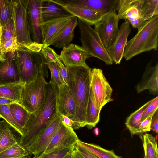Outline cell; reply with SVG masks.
<instances>
[{
	"mask_svg": "<svg viewBox=\"0 0 158 158\" xmlns=\"http://www.w3.org/2000/svg\"><path fill=\"white\" fill-rule=\"evenodd\" d=\"M158 96H157L151 101L143 113L141 119V122L148 117L152 116L158 109Z\"/></svg>",
	"mask_w": 158,
	"mask_h": 158,
	"instance_id": "74e56055",
	"label": "cell"
},
{
	"mask_svg": "<svg viewBox=\"0 0 158 158\" xmlns=\"http://www.w3.org/2000/svg\"><path fill=\"white\" fill-rule=\"evenodd\" d=\"M143 0H118L116 11L119 19L128 21L132 27L139 30L144 25L141 15Z\"/></svg>",
	"mask_w": 158,
	"mask_h": 158,
	"instance_id": "30bf717a",
	"label": "cell"
},
{
	"mask_svg": "<svg viewBox=\"0 0 158 158\" xmlns=\"http://www.w3.org/2000/svg\"><path fill=\"white\" fill-rule=\"evenodd\" d=\"M78 22L82 47L89 56L99 59L107 64H112L113 62L97 32L90 25L79 19Z\"/></svg>",
	"mask_w": 158,
	"mask_h": 158,
	"instance_id": "8992f818",
	"label": "cell"
},
{
	"mask_svg": "<svg viewBox=\"0 0 158 158\" xmlns=\"http://www.w3.org/2000/svg\"><path fill=\"white\" fill-rule=\"evenodd\" d=\"M59 56L60 60L65 67L88 66L86 60L89 56L82 46L70 44L63 48Z\"/></svg>",
	"mask_w": 158,
	"mask_h": 158,
	"instance_id": "e0dca14e",
	"label": "cell"
},
{
	"mask_svg": "<svg viewBox=\"0 0 158 158\" xmlns=\"http://www.w3.org/2000/svg\"><path fill=\"white\" fill-rule=\"evenodd\" d=\"M55 55L57 58L56 63L58 66L61 80L63 83L69 86V80L67 68L60 60L59 55L56 52Z\"/></svg>",
	"mask_w": 158,
	"mask_h": 158,
	"instance_id": "f35d334b",
	"label": "cell"
},
{
	"mask_svg": "<svg viewBox=\"0 0 158 158\" xmlns=\"http://www.w3.org/2000/svg\"><path fill=\"white\" fill-rule=\"evenodd\" d=\"M158 41V15L146 21L135 35L129 40L123 57L126 60L143 52L157 51Z\"/></svg>",
	"mask_w": 158,
	"mask_h": 158,
	"instance_id": "277c9868",
	"label": "cell"
},
{
	"mask_svg": "<svg viewBox=\"0 0 158 158\" xmlns=\"http://www.w3.org/2000/svg\"><path fill=\"white\" fill-rule=\"evenodd\" d=\"M90 86L97 108L101 110L103 106L113 101V89L99 68L91 69Z\"/></svg>",
	"mask_w": 158,
	"mask_h": 158,
	"instance_id": "ba28073f",
	"label": "cell"
},
{
	"mask_svg": "<svg viewBox=\"0 0 158 158\" xmlns=\"http://www.w3.org/2000/svg\"><path fill=\"white\" fill-rule=\"evenodd\" d=\"M2 27L0 21V42H1L2 34Z\"/></svg>",
	"mask_w": 158,
	"mask_h": 158,
	"instance_id": "f907efd6",
	"label": "cell"
},
{
	"mask_svg": "<svg viewBox=\"0 0 158 158\" xmlns=\"http://www.w3.org/2000/svg\"></svg>",
	"mask_w": 158,
	"mask_h": 158,
	"instance_id": "f5cc1de1",
	"label": "cell"
},
{
	"mask_svg": "<svg viewBox=\"0 0 158 158\" xmlns=\"http://www.w3.org/2000/svg\"><path fill=\"white\" fill-rule=\"evenodd\" d=\"M73 16L78 17L91 26L95 25L105 15L81 6L69 2L65 0H52Z\"/></svg>",
	"mask_w": 158,
	"mask_h": 158,
	"instance_id": "2e32d148",
	"label": "cell"
},
{
	"mask_svg": "<svg viewBox=\"0 0 158 158\" xmlns=\"http://www.w3.org/2000/svg\"><path fill=\"white\" fill-rule=\"evenodd\" d=\"M119 19L116 11L105 15L95 25L94 30L106 49L113 43L119 31Z\"/></svg>",
	"mask_w": 158,
	"mask_h": 158,
	"instance_id": "9c48e42d",
	"label": "cell"
},
{
	"mask_svg": "<svg viewBox=\"0 0 158 158\" xmlns=\"http://www.w3.org/2000/svg\"><path fill=\"white\" fill-rule=\"evenodd\" d=\"M13 54V53L6 54V60L4 61H0V84L1 85L22 82L14 61Z\"/></svg>",
	"mask_w": 158,
	"mask_h": 158,
	"instance_id": "ffe728a7",
	"label": "cell"
},
{
	"mask_svg": "<svg viewBox=\"0 0 158 158\" xmlns=\"http://www.w3.org/2000/svg\"><path fill=\"white\" fill-rule=\"evenodd\" d=\"M41 52L46 62H57V58L55 55L56 52L50 47L49 46L43 47Z\"/></svg>",
	"mask_w": 158,
	"mask_h": 158,
	"instance_id": "ab89813d",
	"label": "cell"
},
{
	"mask_svg": "<svg viewBox=\"0 0 158 158\" xmlns=\"http://www.w3.org/2000/svg\"><path fill=\"white\" fill-rule=\"evenodd\" d=\"M42 0H28L27 15L31 38L33 42L42 44L40 25L43 23L41 18Z\"/></svg>",
	"mask_w": 158,
	"mask_h": 158,
	"instance_id": "4fadbf2b",
	"label": "cell"
},
{
	"mask_svg": "<svg viewBox=\"0 0 158 158\" xmlns=\"http://www.w3.org/2000/svg\"><path fill=\"white\" fill-rule=\"evenodd\" d=\"M15 102H16L11 100L0 97V105H10Z\"/></svg>",
	"mask_w": 158,
	"mask_h": 158,
	"instance_id": "7dc6e473",
	"label": "cell"
},
{
	"mask_svg": "<svg viewBox=\"0 0 158 158\" xmlns=\"http://www.w3.org/2000/svg\"><path fill=\"white\" fill-rule=\"evenodd\" d=\"M76 144L99 158H122L121 156L116 155L113 150L105 149L97 145L86 143L79 140Z\"/></svg>",
	"mask_w": 158,
	"mask_h": 158,
	"instance_id": "f1b7e54d",
	"label": "cell"
},
{
	"mask_svg": "<svg viewBox=\"0 0 158 158\" xmlns=\"http://www.w3.org/2000/svg\"><path fill=\"white\" fill-rule=\"evenodd\" d=\"M158 15V0H143L141 15L143 20L149 21Z\"/></svg>",
	"mask_w": 158,
	"mask_h": 158,
	"instance_id": "d6a6232c",
	"label": "cell"
},
{
	"mask_svg": "<svg viewBox=\"0 0 158 158\" xmlns=\"http://www.w3.org/2000/svg\"><path fill=\"white\" fill-rule=\"evenodd\" d=\"M63 120L62 116L59 114L48 127L26 149L34 157H40L44 152Z\"/></svg>",
	"mask_w": 158,
	"mask_h": 158,
	"instance_id": "7c38bea8",
	"label": "cell"
},
{
	"mask_svg": "<svg viewBox=\"0 0 158 158\" xmlns=\"http://www.w3.org/2000/svg\"><path fill=\"white\" fill-rule=\"evenodd\" d=\"M0 118H1V117H0Z\"/></svg>",
	"mask_w": 158,
	"mask_h": 158,
	"instance_id": "816d5d0a",
	"label": "cell"
},
{
	"mask_svg": "<svg viewBox=\"0 0 158 158\" xmlns=\"http://www.w3.org/2000/svg\"><path fill=\"white\" fill-rule=\"evenodd\" d=\"M17 1L0 0V21L2 27L11 20L15 13Z\"/></svg>",
	"mask_w": 158,
	"mask_h": 158,
	"instance_id": "f546056e",
	"label": "cell"
},
{
	"mask_svg": "<svg viewBox=\"0 0 158 158\" xmlns=\"http://www.w3.org/2000/svg\"><path fill=\"white\" fill-rule=\"evenodd\" d=\"M58 86L56 98L57 112L61 115L68 117L74 122L76 116V105L70 88L69 86L64 83Z\"/></svg>",
	"mask_w": 158,
	"mask_h": 158,
	"instance_id": "5bb4252c",
	"label": "cell"
},
{
	"mask_svg": "<svg viewBox=\"0 0 158 158\" xmlns=\"http://www.w3.org/2000/svg\"><path fill=\"white\" fill-rule=\"evenodd\" d=\"M15 14L16 11L11 20L2 27L1 39L2 45L8 40L16 37Z\"/></svg>",
	"mask_w": 158,
	"mask_h": 158,
	"instance_id": "836d02e7",
	"label": "cell"
},
{
	"mask_svg": "<svg viewBox=\"0 0 158 158\" xmlns=\"http://www.w3.org/2000/svg\"><path fill=\"white\" fill-rule=\"evenodd\" d=\"M25 83L0 85V97L12 100L21 104L23 90Z\"/></svg>",
	"mask_w": 158,
	"mask_h": 158,
	"instance_id": "d4e9b609",
	"label": "cell"
},
{
	"mask_svg": "<svg viewBox=\"0 0 158 158\" xmlns=\"http://www.w3.org/2000/svg\"><path fill=\"white\" fill-rule=\"evenodd\" d=\"M76 148L83 158H99L76 144Z\"/></svg>",
	"mask_w": 158,
	"mask_h": 158,
	"instance_id": "7bdbcfd3",
	"label": "cell"
},
{
	"mask_svg": "<svg viewBox=\"0 0 158 158\" xmlns=\"http://www.w3.org/2000/svg\"><path fill=\"white\" fill-rule=\"evenodd\" d=\"M0 116L10 124L21 135L23 132L15 122L10 111L9 105H0Z\"/></svg>",
	"mask_w": 158,
	"mask_h": 158,
	"instance_id": "e575fe53",
	"label": "cell"
},
{
	"mask_svg": "<svg viewBox=\"0 0 158 158\" xmlns=\"http://www.w3.org/2000/svg\"><path fill=\"white\" fill-rule=\"evenodd\" d=\"M28 0H17L16 6V37L21 46L32 51L39 52L42 44L33 42L31 38L27 15Z\"/></svg>",
	"mask_w": 158,
	"mask_h": 158,
	"instance_id": "52a82bcc",
	"label": "cell"
},
{
	"mask_svg": "<svg viewBox=\"0 0 158 158\" xmlns=\"http://www.w3.org/2000/svg\"><path fill=\"white\" fill-rule=\"evenodd\" d=\"M152 116H150L141 123L139 128V134L150 131L151 121Z\"/></svg>",
	"mask_w": 158,
	"mask_h": 158,
	"instance_id": "b9f144b4",
	"label": "cell"
},
{
	"mask_svg": "<svg viewBox=\"0 0 158 158\" xmlns=\"http://www.w3.org/2000/svg\"><path fill=\"white\" fill-rule=\"evenodd\" d=\"M41 13L43 23L55 19L74 16L52 0H42Z\"/></svg>",
	"mask_w": 158,
	"mask_h": 158,
	"instance_id": "603a6c76",
	"label": "cell"
},
{
	"mask_svg": "<svg viewBox=\"0 0 158 158\" xmlns=\"http://www.w3.org/2000/svg\"><path fill=\"white\" fill-rule=\"evenodd\" d=\"M20 134L5 120H0V153L20 144Z\"/></svg>",
	"mask_w": 158,
	"mask_h": 158,
	"instance_id": "7402d4cb",
	"label": "cell"
},
{
	"mask_svg": "<svg viewBox=\"0 0 158 158\" xmlns=\"http://www.w3.org/2000/svg\"><path fill=\"white\" fill-rule=\"evenodd\" d=\"M158 63L153 66L151 62L147 64L140 81L136 86V90L139 93L148 90L154 95L158 94Z\"/></svg>",
	"mask_w": 158,
	"mask_h": 158,
	"instance_id": "d6986e66",
	"label": "cell"
},
{
	"mask_svg": "<svg viewBox=\"0 0 158 158\" xmlns=\"http://www.w3.org/2000/svg\"><path fill=\"white\" fill-rule=\"evenodd\" d=\"M151 101V100L147 102L126 118L125 125L132 136L139 134V128L143 113Z\"/></svg>",
	"mask_w": 158,
	"mask_h": 158,
	"instance_id": "484cf974",
	"label": "cell"
},
{
	"mask_svg": "<svg viewBox=\"0 0 158 158\" xmlns=\"http://www.w3.org/2000/svg\"><path fill=\"white\" fill-rule=\"evenodd\" d=\"M130 24L127 20L121 25L114 41L106 49L113 62L116 64H120L123 57L127 39L131 31Z\"/></svg>",
	"mask_w": 158,
	"mask_h": 158,
	"instance_id": "ac0fdd59",
	"label": "cell"
},
{
	"mask_svg": "<svg viewBox=\"0 0 158 158\" xmlns=\"http://www.w3.org/2000/svg\"><path fill=\"white\" fill-rule=\"evenodd\" d=\"M58 86L48 82L44 105L37 117L30 114L20 137V145L26 149L59 114L56 109V98Z\"/></svg>",
	"mask_w": 158,
	"mask_h": 158,
	"instance_id": "7a4b0ae2",
	"label": "cell"
},
{
	"mask_svg": "<svg viewBox=\"0 0 158 158\" xmlns=\"http://www.w3.org/2000/svg\"><path fill=\"white\" fill-rule=\"evenodd\" d=\"M72 147H73L63 149L37 158H63L71 151ZM33 158H35L33 157Z\"/></svg>",
	"mask_w": 158,
	"mask_h": 158,
	"instance_id": "60d3db41",
	"label": "cell"
},
{
	"mask_svg": "<svg viewBox=\"0 0 158 158\" xmlns=\"http://www.w3.org/2000/svg\"><path fill=\"white\" fill-rule=\"evenodd\" d=\"M75 145L72 148V158H83L76 149Z\"/></svg>",
	"mask_w": 158,
	"mask_h": 158,
	"instance_id": "bcb514c9",
	"label": "cell"
},
{
	"mask_svg": "<svg viewBox=\"0 0 158 158\" xmlns=\"http://www.w3.org/2000/svg\"><path fill=\"white\" fill-rule=\"evenodd\" d=\"M69 80V86L76 105V113L73 129L87 126L86 111L91 89V69L89 66L66 67Z\"/></svg>",
	"mask_w": 158,
	"mask_h": 158,
	"instance_id": "6da1fadb",
	"label": "cell"
},
{
	"mask_svg": "<svg viewBox=\"0 0 158 158\" xmlns=\"http://www.w3.org/2000/svg\"><path fill=\"white\" fill-rule=\"evenodd\" d=\"M100 111L96 106L91 88L86 111L87 126L89 129H92L95 127L99 121Z\"/></svg>",
	"mask_w": 158,
	"mask_h": 158,
	"instance_id": "4316f807",
	"label": "cell"
},
{
	"mask_svg": "<svg viewBox=\"0 0 158 158\" xmlns=\"http://www.w3.org/2000/svg\"><path fill=\"white\" fill-rule=\"evenodd\" d=\"M46 64L49 69L51 74L50 80L49 82L57 86L62 85L63 83L61 78L58 66L57 63L46 62Z\"/></svg>",
	"mask_w": 158,
	"mask_h": 158,
	"instance_id": "d590c367",
	"label": "cell"
},
{
	"mask_svg": "<svg viewBox=\"0 0 158 158\" xmlns=\"http://www.w3.org/2000/svg\"><path fill=\"white\" fill-rule=\"evenodd\" d=\"M158 109H157L153 114L150 126L151 130L154 131L157 134L158 128Z\"/></svg>",
	"mask_w": 158,
	"mask_h": 158,
	"instance_id": "ee69618b",
	"label": "cell"
},
{
	"mask_svg": "<svg viewBox=\"0 0 158 158\" xmlns=\"http://www.w3.org/2000/svg\"><path fill=\"white\" fill-rule=\"evenodd\" d=\"M78 140L73 128L66 125L62 120L51 141L40 157L63 149L72 147L76 144Z\"/></svg>",
	"mask_w": 158,
	"mask_h": 158,
	"instance_id": "8fae6325",
	"label": "cell"
},
{
	"mask_svg": "<svg viewBox=\"0 0 158 158\" xmlns=\"http://www.w3.org/2000/svg\"><path fill=\"white\" fill-rule=\"evenodd\" d=\"M72 150L67 154L63 158H72Z\"/></svg>",
	"mask_w": 158,
	"mask_h": 158,
	"instance_id": "681fc988",
	"label": "cell"
},
{
	"mask_svg": "<svg viewBox=\"0 0 158 158\" xmlns=\"http://www.w3.org/2000/svg\"><path fill=\"white\" fill-rule=\"evenodd\" d=\"M69 2L78 4L104 15L116 11L118 0H68Z\"/></svg>",
	"mask_w": 158,
	"mask_h": 158,
	"instance_id": "44dd1931",
	"label": "cell"
},
{
	"mask_svg": "<svg viewBox=\"0 0 158 158\" xmlns=\"http://www.w3.org/2000/svg\"><path fill=\"white\" fill-rule=\"evenodd\" d=\"M142 141L144 152V158H158L156 137L152 134L146 133L143 135Z\"/></svg>",
	"mask_w": 158,
	"mask_h": 158,
	"instance_id": "4dcf8cb0",
	"label": "cell"
},
{
	"mask_svg": "<svg viewBox=\"0 0 158 158\" xmlns=\"http://www.w3.org/2000/svg\"><path fill=\"white\" fill-rule=\"evenodd\" d=\"M32 155L20 144H17L0 153V158H30Z\"/></svg>",
	"mask_w": 158,
	"mask_h": 158,
	"instance_id": "1f68e13d",
	"label": "cell"
},
{
	"mask_svg": "<svg viewBox=\"0 0 158 158\" xmlns=\"http://www.w3.org/2000/svg\"><path fill=\"white\" fill-rule=\"evenodd\" d=\"M63 118V121L67 125L73 128L74 125V122L68 118V117L62 115Z\"/></svg>",
	"mask_w": 158,
	"mask_h": 158,
	"instance_id": "f6af8a7d",
	"label": "cell"
},
{
	"mask_svg": "<svg viewBox=\"0 0 158 158\" xmlns=\"http://www.w3.org/2000/svg\"><path fill=\"white\" fill-rule=\"evenodd\" d=\"M20 47L21 46L15 37L8 40L2 45L0 53L2 55H5L8 53L14 52Z\"/></svg>",
	"mask_w": 158,
	"mask_h": 158,
	"instance_id": "8d00e7d4",
	"label": "cell"
},
{
	"mask_svg": "<svg viewBox=\"0 0 158 158\" xmlns=\"http://www.w3.org/2000/svg\"><path fill=\"white\" fill-rule=\"evenodd\" d=\"M48 83L44 76L40 75L24 85L21 105L35 117L40 114L45 103Z\"/></svg>",
	"mask_w": 158,
	"mask_h": 158,
	"instance_id": "5b68a950",
	"label": "cell"
},
{
	"mask_svg": "<svg viewBox=\"0 0 158 158\" xmlns=\"http://www.w3.org/2000/svg\"><path fill=\"white\" fill-rule=\"evenodd\" d=\"M13 59L21 81L25 84L40 75L48 78V68L41 51H32L21 46L13 53Z\"/></svg>",
	"mask_w": 158,
	"mask_h": 158,
	"instance_id": "3957f363",
	"label": "cell"
},
{
	"mask_svg": "<svg viewBox=\"0 0 158 158\" xmlns=\"http://www.w3.org/2000/svg\"><path fill=\"white\" fill-rule=\"evenodd\" d=\"M73 16L55 19L41 24L40 28L43 47L48 46L49 44L67 26Z\"/></svg>",
	"mask_w": 158,
	"mask_h": 158,
	"instance_id": "9a60e30c",
	"label": "cell"
},
{
	"mask_svg": "<svg viewBox=\"0 0 158 158\" xmlns=\"http://www.w3.org/2000/svg\"><path fill=\"white\" fill-rule=\"evenodd\" d=\"M78 25L77 18L74 16L67 26L48 45L59 48H64L69 45L74 37V30Z\"/></svg>",
	"mask_w": 158,
	"mask_h": 158,
	"instance_id": "cb8c5ba5",
	"label": "cell"
},
{
	"mask_svg": "<svg viewBox=\"0 0 158 158\" xmlns=\"http://www.w3.org/2000/svg\"><path fill=\"white\" fill-rule=\"evenodd\" d=\"M2 47V44L1 42H0V61H4L6 60L7 57L6 55H3L1 54L0 51Z\"/></svg>",
	"mask_w": 158,
	"mask_h": 158,
	"instance_id": "c3c4849f",
	"label": "cell"
},
{
	"mask_svg": "<svg viewBox=\"0 0 158 158\" xmlns=\"http://www.w3.org/2000/svg\"><path fill=\"white\" fill-rule=\"evenodd\" d=\"M9 106L13 118L23 134L24 127L28 120L30 113L22 105L17 102L9 105Z\"/></svg>",
	"mask_w": 158,
	"mask_h": 158,
	"instance_id": "83f0119b",
	"label": "cell"
}]
</instances>
